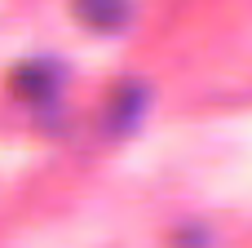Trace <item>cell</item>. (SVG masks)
<instances>
[{"label":"cell","instance_id":"1","mask_svg":"<svg viewBox=\"0 0 252 248\" xmlns=\"http://www.w3.org/2000/svg\"><path fill=\"white\" fill-rule=\"evenodd\" d=\"M128 0H71V13H75V22L80 27H89V31H97V35H111V31H120L124 22H128Z\"/></svg>","mask_w":252,"mask_h":248}]
</instances>
